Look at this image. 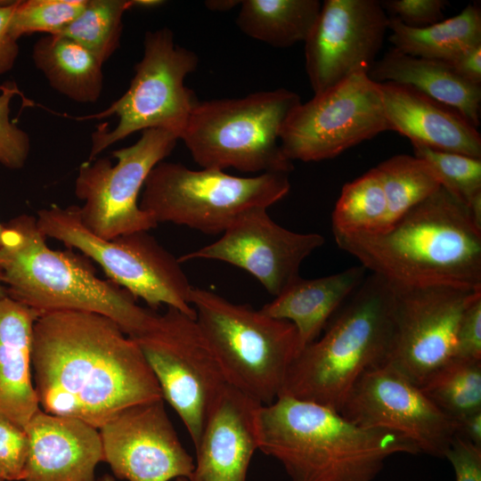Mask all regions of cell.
Returning a JSON list of instances; mask_svg holds the SVG:
<instances>
[{
    "label": "cell",
    "instance_id": "6da1fadb",
    "mask_svg": "<svg viewBox=\"0 0 481 481\" xmlns=\"http://www.w3.org/2000/svg\"><path fill=\"white\" fill-rule=\"evenodd\" d=\"M30 359L40 409L97 429L128 407L163 399L137 343L97 314H41Z\"/></svg>",
    "mask_w": 481,
    "mask_h": 481
},
{
    "label": "cell",
    "instance_id": "7a4b0ae2",
    "mask_svg": "<svg viewBox=\"0 0 481 481\" xmlns=\"http://www.w3.org/2000/svg\"><path fill=\"white\" fill-rule=\"evenodd\" d=\"M333 236L389 282L481 289V221L443 186L382 232Z\"/></svg>",
    "mask_w": 481,
    "mask_h": 481
},
{
    "label": "cell",
    "instance_id": "3957f363",
    "mask_svg": "<svg viewBox=\"0 0 481 481\" xmlns=\"http://www.w3.org/2000/svg\"><path fill=\"white\" fill-rule=\"evenodd\" d=\"M257 450L276 460L289 481H373L393 455H416L407 438L359 427L327 406L278 396L255 412Z\"/></svg>",
    "mask_w": 481,
    "mask_h": 481
},
{
    "label": "cell",
    "instance_id": "277c9868",
    "mask_svg": "<svg viewBox=\"0 0 481 481\" xmlns=\"http://www.w3.org/2000/svg\"><path fill=\"white\" fill-rule=\"evenodd\" d=\"M4 226L0 269L12 299L40 315L78 311L105 316L134 340L157 326L159 314L137 305L120 286L98 278L82 257L50 249L36 217L23 214Z\"/></svg>",
    "mask_w": 481,
    "mask_h": 481
},
{
    "label": "cell",
    "instance_id": "5b68a950",
    "mask_svg": "<svg viewBox=\"0 0 481 481\" xmlns=\"http://www.w3.org/2000/svg\"><path fill=\"white\" fill-rule=\"evenodd\" d=\"M392 287L371 273L290 363L280 395L339 411L355 383L385 363L392 333ZM279 395V396H280Z\"/></svg>",
    "mask_w": 481,
    "mask_h": 481
},
{
    "label": "cell",
    "instance_id": "8992f818",
    "mask_svg": "<svg viewBox=\"0 0 481 481\" xmlns=\"http://www.w3.org/2000/svg\"><path fill=\"white\" fill-rule=\"evenodd\" d=\"M300 102L286 88L198 101L180 140L201 168L289 174L294 166L281 150L280 135Z\"/></svg>",
    "mask_w": 481,
    "mask_h": 481
},
{
    "label": "cell",
    "instance_id": "52a82bcc",
    "mask_svg": "<svg viewBox=\"0 0 481 481\" xmlns=\"http://www.w3.org/2000/svg\"><path fill=\"white\" fill-rule=\"evenodd\" d=\"M190 302L230 384L261 404L273 403L298 353L294 325L199 287Z\"/></svg>",
    "mask_w": 481,
    "mask_h": 481
},
{
    "label": "cell",
    "instance_id": "ba28073f",
    "mask_svg": "<svg viewBox=\"0 0 481 481\" xmlns=\"http://www.w3.org/2000/svg\"><path fill=\"white\" fill-rule=\"evenodd\" d=\"M288 175L236 176L163 160L147 176L139 206L157 224L168 222L205 234H222L246 212L268 208L282 200L290 190Z\"/></svg>",
    "mask_w": 481,
    "mask_h": 481
},
{
    "label": "cell",
    "instance_id": "9c48e42d",
    "mask_svg": "<svg viewBox=\"0 0 481 481\" xmlns=\"http://www.w3.org/2000/svg\"><path fill=\"white\" fill-rule=\"evenodd\" d=\"M37 224L45 236L77 249L95 261L110 281L151 307L161 305L195 318L192 285L175 257L148 231L100 238L82 224L79 207L53 204L37 211Z\"/></svg>",
    "mask_w": 481,
    "mask_h": 481
},
{
    "label": "cell",
    "instance_id": "30bf717a",
    "mask_svg": "<svg viewBox=\"0 0 481 481\" xmlns=\"http://www.w3.org/2000/svg\"><path fill=\"white\" fill-rule=\"evenodd\" d=\"M198 63V55L178 45L169 29L147 31L143 58L135 66L126 92L103 111L90 116L103 118L115 115L118 121L111 130L102 125L93 133L87 161L138 131L161 128L175 134L180 140L198 102L184 80L197 69Z\"/></svg>",
    "mask_w": 481,
    "mask_h": 481
},
{
    "label": "cell",
    "instance_id": "8fae6325",
    "mask_svg": "<svg viewBox=\"0 0 481 481\" xmlns=\"http://www.w3.org/2000/svg\"><path fill=\"white\" fill-rule=\"evenodd\" d=\"M135 341L195 446L210 410L231 385L196 319L167 307L154 330Z\"/></svg>",
    "mask_w": 481,
    "mask_h": 481
},
{
    "label": "cell",
    "instance_id": "7c38bea8",
    "mask_svg": "<svg viewBox=\"0 0 481 481\" xmlns=\"http://www.w3.org/2000/svg\"><path fill=\"white\" fill-rule=\"evenodd\" d=\"M178 140L170 131L150 128L134 144L112 152L116 165L107 158L82 163L75 194L85 202L79 208L85 227L105 240L156 227L157 222L140 208L139 193L150 172L170 155Z\"/></svg>",
    "mask_w": 481,
    "mask_h": 481
},
{
    "label": "cell",
    "instance_id": "4fadbf2b",
    "mask_svg": "<svg viewBox=\"0 0 481 481\" xmlns=\"http://www.w3.org/2000/svg\"><path fill=\"white\" fill-rule=\"evenodd\" d=\"M390 131L379 84L358 73L298 103L285 120L280 143L290 161H322Z\"/></svg>",
    "mask_w": 481,
    "mask_h": 481
},
{
    "label": "cell",
    "instance_id": "5bb4252c",
    "mask_svg": "<svg viewBox=\"0 0 481 481\" xmlns=\"http://www.w3.org/2000/svg\"><path fill=\"white\" fill-rule=\"evenodd\" d=\"M390 284L392 333L385 363L421 387L454 357L461 316L481 289Z\"/></svg>",
    "mask_w": 481,
    "mask_h": 481
},
{
    "label": "cell",
    "instance_id": "9a60e30c",
    "mask_svg": "<svg viewBox=\"0 0 481 481\" xmlns=\"http://www.w3.org/2000/svg\"><path fill=\"white\" fill-rule=\"evenodd\" d=\"M338 412L359 427L399 434L420 453L436 458H444L457 434L456 422L388 363L365 371Z\"/></svg>",
    "mask_w": 481,
    "mask_h": 481
},
{
    "label": "cell",
    "instance_id": "2e32d148",
    "mask_svg": "<svg viewBox=\"0 0 481 481\" xmlns=\"http://www.w3.org/2000/svg\"><path fill=\"white\" fill-rule=\"evenodd\" d=\"M389 17L379 0H325L305 44L306 72L314 94L370 71Z\"/></svg>",
    "mask_w": 481,
    "mask_h": 481
},
{
    "label": "cell",
    "instance_id": "e0dca14e",
    "mask_svg": "<svg viewBox=\"0 0 481 481\" xmlns=\"http://www.w3.org/2000/svg\"><path fill=\"white\" fill-rule=\"evenodd\" d=\"M325 242L316 232H297L275 223L267 208H254L238 218L211 244L178 257L218 260L241 268L276 297L300 277L303 261Z\"/></svg>",
    "mask_w": 481,
    "mask_h": 481
},
{
    "label": "cell",
    "instance_id": "ac0fdd59",
    "mask_svg": "<svg viewBox=\"0 0 481 481\" xmlns=\"http://www.w3.org/2000/svg\"><path fill=\"white\" fill-rule=\"evenodd\" d=\"M103 459L127 481L191 478L194 460L167 416L164 399L128 407L99 428Z\"/></svg>",
    "mask_w": 481,
    "mask_h": 481
},
{
    "label": "cell",
    "instance_id": "d6986e66",
    "mask_svg": "<svg viewBox=\"0 0 481 481\" xmlns=\"http://www.w3.org/2000/svg\"><path fill=\"white\" fill-rule=\"evenodd\" d=\"M259 404L234 386L225 387L194 446L191 481H247L257 451L255 412Z\"/></svg>",
    "mask_w": 481,
    "mask_h": 481
},
{
    "label": "cell",
    "instance_id": "ffe728a7",
    "mask_svg": "<svg viewBox=\"0 0 481 481\" xmlns=\"http://www.w3.org/2000/svg\"><path fill=\"white\" fill-rule=\"evenodd\" d=\"M29 441L23 481H96L104 461L99 429L39 409L25 427Z\"/></svg>",
    "mask_w": 481,
    "mask_h": 481
},
{
    "label": "cell",
    "instance_id": "44dd1931",
    "mask_svg": "<svg viewBox=\"0 0 481 481\" xmlns=\"http://www.w3.org/2000/svg\"><path fill=\"white\" fill-rule=\"evenodd\" d=\"M378 84L390 131L411 143L481 159V135L461 112L410 86Z\"/></svg>",
    "mask_w": 481,
    "mask_h": 481
},
{
    "label": "cell",
    "instance_id": "7402d4cb",
    "mask_svg": "<svg viewBox=\"0 0 481 481\" xmlns=\"http://www.w3.org/2000/svg\"><path fill=\"white\" fill-rule=\"evenodd\" d=\"M39 316L9 297L0 299V416L22 428L40 409L30 359L33 326Z\"/></svg>",
    "mask_w": 481,
    "mask_h": 481
},
{
    "label": "cell",
    "instance_id": "603a6c76",
    "mask_svg": "<svg viewBox=\"0 0 481 481\" xmlns=\"http://www.w3.org/2000/svg\"><path fill=\"white\" fill-rule=\"evenodd\" d=\"M366 271L360 265L316 279L299 277L260 310L294 325L299 352L320 337L330 320L363 282Z\"/></svg>",
    "mask_w": 481,
    "mask_h": 481
},
{
    "label": "cell",
    "instance_id": "cb8c5ba5",
    "mask_svg": "<svg viewBox=\"0 0 481 481\" xmlns=\"http://www.w3.org/2000/svg\"><path fill=\"white\" fill-rule=\"evenodd\" d=\"M368 77L376 83L410 86L455 109L475 127L480 125L481 86L460 77L448 62L412 56L392 47L375 61Z\"/></svg>",
    "mask_w": 481,
    "mask_h": 481
},
{
    "label": "cell",
    "instance_id": "d4e9b609",
    "mask_svg": "<svg viewBox=\"0 0 481 481\" xmlns=\"http://www.w3.org/2000/svg\"><path fill=\"white\" fill-rule=\"evenodd\" d=\"M32 59L50 86L64 96L81 103L95 102L100 98L102 64L70 38L42 37L33 45Z\"/></svg>",
    "mask_w": 481,
    "mask_h": 481
},
{
    "label": "cell",
    "instance_id": "484cf974",
    "mask_svg": "<svg viewBox=\"0 0 481 481\" xmlns=\"http://www.w3.org/2000/svg\"><path fill=\"white\" fill-rule=\"evenodd\" d=\"M388 40L404 53L449 62L481 44V9L469 4L461 12L426 27H410L389 17Z\"/></svg>",
    "mask_w": 481,
    "mask_h": 481
},
{
    "label": "cell",
    "instance_id": "4316f807",
    "mask_svg": "<svg viewBox=\"0 0 481 481\" xmlns=\"http://www.w3.org/2000/svg\"><path fill=\"white\" fill-rule=\"evenodd\" d=\"M236 24L242 33L273 47L305 42L322 3L319 0H242Z\"/></svg>",
    "mask_w": 481,
    "mask_h": 481
},
{
    "label": "cell",
    "instance_id": "83f0119b",
    "mask_svg": "<svg viewBox=\"0 0 481 481\" xmlns=\"http://www.w3.org/2000/svg\"><path fill=\"white\" fill-rule=\"evenodd\" d=\"M333 234H371L387 224V203L375 167L346 183L332 212Z\"/></svg>",
    "mask_w": 481,
    "mask_h": 481
},
{
    "label": "cell",
    "instance_id": "f1b7e54d",
    "mask_svg": "<svg viewBox=\"0 0 481 481\" xmlns=\"http://www.w3.org/2000/svg\"><path fill=\"white\" fill-rule=\"evenodd\" d=\"M375 168L387 203L386 229L441 187L430 166L414 155H395Z\"/></svg>",
    "mask_w": 481,
    "mask_h": 481
},
{
    "label": "cell",
    "instance_id": "f546056e",
    "mask_svg": "<svg viewBox=\"0 0 481 481\" xmlns=\"http://www.w3.org/2000/svg\"><path fill=\"white\" fill-rule=\"evenodd\" d=\"M455 422L481 411V360L453 357L420 387Z\"/></svg>",
    "mask_w": 481,
    "mask_h": 481
},
{
    "label": "cell",
    "instance_id": "4dcf8cb0",
    "mask_svg": "<svg viewBox=\"0 0 481 481\" xmlns=\"http://www.w3.org/2000/svg\"><path fill=\"white\" fill-rule=\"evenodd\" d=\"M135 0H87L82 12L58 34L87 49L102 65L119 47L122 17Z\"/></svg>",
    "mask_w": 481,
    "mask_h": 481
},
{
    "label": "cell",
    "instance_id": "1f68e13d",
    "mask_svg": "<svg viewBox=\"0 0 481 481\" xmlns=\"http://www.w3.org/2000/svg\"><path fill=\"white\" fill-rule=\"evenodd\" d=\"M413 155L427 162L441 186L461 200L481 221V159L412 143Z\"/></svg>",
    "mask_w": 481,
    "mask_h": 481
},
{
    "label": "cell",
    "instance_id": "d6a6232c",
    "mask_svg": "<svg viewBox=\"0 0 481 481\" xmlns=\"http://www.w3.org/2000/svg\"><path fill=\"white\" fill-rule=\"evenodd\" d=\"M87 0H18L11 19L12 35L58 34L84 9Z\"/></svg>",
    "mask_w": 481,
    "mask_h": 481
},
{
    "label": "cell",
    "instance_id": "836d02e7",
    "mask_svg": "<svg viewBox=\"0 0 481 481\" xmlns=\"http://www.w3.org/2000/svg\"><path fill=\"white\" fill-rule=\"evenodd\" d=\"M18 93L12 82L0 86V164L9 169L23 167L30 149L28 134L10 119V103Z\"/></svg>",
    "mask_w": 481,
    "mask_h": 481
},
{
    "label": "cell",
    "instance_id": "e575fe53",
    "mask_svg": "<svg viewBox=\"0 0 481 481\" xmlns=\"http://www.w3.org/2000/svg\"><path fill=\"white\" fill-rule=\"evenodd\" d=\"M28 451L25 429L0 416V477L4 480H24Z\"/></svg>",
    "mask_w": 481,
    "mask_h": 481
},
{
    "label": "cell",
    "instance_id": "d590c367",
    "mask_svg": "<svg viewBox=\"0 0 481 481\" xmlns=\"http://www.w3.org/2000/svg\"><path fill=\"white\" fill-rule=\"evenodd\" d=\"M379 3L388 17L410 27H426L444 20L448 5L444 0H381Z\"/></svg>",
    "mask_w": 481,
    "mask_h": 481
},
{
    "label": "cell",
    "instance_id": "8d00e7d4",
    "mask_svg": "<svg viewBox=\"0 0 481 481\" xmlns=\"http://www.w3.org/2000/svg\"><path fill=\"white\" fill-rule=\"evenodd\" d=\"M454 357L481 360V293L469 304L461 316Z\"/></svg>",
    "mask_w": 481,
    "mask_h": 481
},
{
    "label": "cell",
    "instance_id": "74e56055",
    "mask_svg": "<svg viewBox=\"0 0 481 481\" xmlns=\"http://www.w3.org/2000/svg\"><path fill=\"white\" fill-rule=\"evenodd\" d=\"M444 458L451 462L456 481H481V446L456 435Z\"/></svg>",
    "mask_w": 481,
    "mask_h": 481
},
{
    "label": "cell",
    "instance_id": "f35d334b",
    "mask_svg": "<svg viewBox=\"0 0 481 481\" xmlns=\"http://www.w3.org/2000/svg\"><path fill=\"white\" fill-rule=\"evenodd\" d=\"M16 1H7L0 4V76L10 71L19 55L18 40L10 29L11 19Z\"/></svg>",
    "mask_w": 481,
    "mask_h": 481
},
{
    "label": "cell",
    "instance_id": "ab89813d",
    "mask_svg": "<svg viewBox=\"0 0 481 481\" xmlns=\"http://www.w3.org/2000/svg\"><path fill=\"white\" fill-rule=\"evenodd\" d=\"M448 63L460 77L481 86V44L466 49Z\"/></svg>",
    "mask_w": 481,
    "mask_h": 481
},
{
    "label": "cell",
    "instance_id": "60d3db41",
    "mask_svg": "<svg viewBox=\"0 0 481 481\" xmlns=\"http://www.w3.org/2000/svg\"><path fill=\"white\" fill-rule=\"evenodd\" d=\"M457 434L472 444L481 446V411L468 415L456 422Z\"/></svg>",
    "mask_w": 481,
    "mask_h": 481
},
{
    "label": "cell",
    "instance_id": "b9f144b4",
    "mask_svg": "<svg viewBox=\"0 0 481 481\" xmlns=\"http://www.w3.org/2000/svg\"><path fill=\"white\" fill-rule=\"evenodd\" d=\"M240 0H208L204 4L206 7L215 12H227L238 4H240Z\"/></svg>",
    "mask_w": 481,
    "mask_h": 481
},
{
    "label": "cell",
    "instance_id": "7bdbcfd3",
    "mask_svg": "<svg viewBox=\"0 0 481 481\" xmlns=\"http://www.w3.org/2000/svg\"><path fill=\"white\" fill-rule=\"evenodd\" d=\"M164 3L160 0H135V7L151 8L159 6Z\"/></svg>",
    "mask_w": 481,
    "mask_h": 481
},
{
    "label": "cell",
    "instance_id": "ee69618b",
    "mask_svg": "<svg viewBox=\"0 0 481 481\" xmlns=\"http://www.w3.org/2000/svg\"><path fill=\"white\" fill-rule=\"evenodd\" d=\"M8 297L7 296V291H6V288L3 282V276H2V272H1V269H0V299L2 298H4Z\"/></svg>",
    "mask_w": 481,
    "mask_h": 481
},
{
    "label": "cell",
    "instance_id": "f6af8a7d",
    "mask_svg": "<svg viewBox=\"0 0 481 481\" xmlns=\"http://www.w3.org/2000/svg\"><path fill=\"white\" fill-rule=\"evenodd\" d=\"M96 481H116V479L112 476L109 474H105L102 476L100 478H98Z\"/></svg>",
    "mask_w": 481,
    "mask_h": 481
},
{
    "label": "cell",
    "instance_id": "bcb514c9",
    "mask_svg": "<svg viewBox=\"0 0 481 481\" xmlns=\"http://www.w3.org/2000/svg\"><path fill=\"white\" fill-rule=\"evenodd\" d=\"M4 224H2L0 223V248H1V244H2V238H3V233H4Z\"/></svg>",
    "mask_w": 481,
    "mask_h": 481
},
{
    "label": "cell",
    "instance_id": "7dc6e473",
    "mask_svg": "<svg viewBox=\"0 0 481 481\" xmlns=\"http://www.w3.org/2000/svg\"><path fill=\"white\" fill-rule=\"evenodd\" d=\"M174 481H191V480L187 477H177Z\"/></svg>",
    "mask_w": 481,
    "mask_h": 481
},
{
    "label": "cell",
    "instance_id": "c3c4849f",
    "mask_svg": "<svg viewBox=\"0 0 481 481\" xmlns=\"http://www.w3.org/2000/svg\"><path fill=\"white\" fill-rule=\"evenodd\" d=\"M8 0H0V4L6 3Z\"/></svg>",
    "mask_w": 481,
    "mask_h": 481
},
{
    "label": "cell",
    "instance_id": "681fc988",
    "mask_svg": "<svg viewBox=\"0 0 481 481\" xmlns=\"http://www.w3.org/2000/svg\"><path fill=\"white\" fill-rule=\"evenodd\" d=\"M0 481H4V480L0 477Z\"/></svg>",
    "mask_w": 481,
    "mask_h": 481
}]
</instances>
